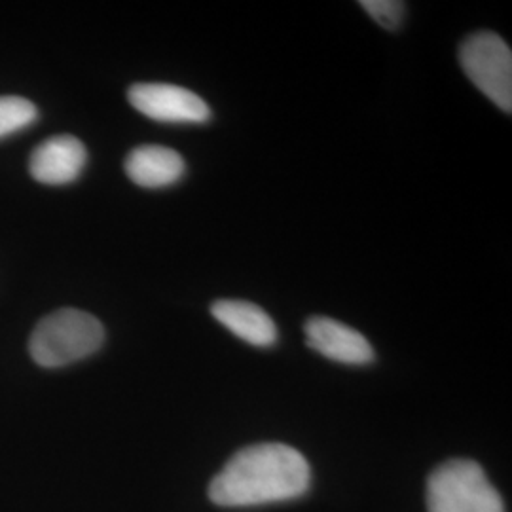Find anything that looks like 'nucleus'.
<instances>
[{
  "label": "nucleus",
  "mask_w": 512,
  "mask_h": 512,
  "mask_svg": "<svg viewBox=\"0 0 512 512\" xmlns=\"http://www.w3.org/2000/svg\"><path fill=\"white\" fill-rule=\"evenodd\" d=\"M310 463L296 448L264 442L239 450L209 486L220 507H256L291 501L310 488Z\"/></svg>",
  "instance_id": "f257e3e1"
},
{
  "label": "nucleus",
  "mask_w": 512,
  "mask_h": 512,
  "mask_svg": "<svg viewBox=\"0 0 512 512\" xmlns=\"http://www.w3.org/2000/svg\"><path fill=\"white\" fill-rule=\"evenodd\" d=\"M105 342V329L92 313L74 308L46 315L33 330L29 353L37 365L59 368L93 355Z\"/></svg>",
  "instance_id": "f03ea898"
},
{
  "label": "nucleus",
  "mask_w": 512,
  "mask_h": 512,
  "mask_svg": "<svg viewBox=\"0 0 512 512\" xmlns=\"http://www.w3.org/2000/svg\"><path fill=\"white\" fill-rule=\"evenodd\" d=\"M429 512H505V505L484 469L469 459H452L427 480Z\"/></svg>",
  "instance_id": "7ed1b4c3"
},
{
  "label": "nucleus",
  "mask_w": 512,
  "mask_h": 512,
  "mask_svg": "<svg viewBox=\"0 0 512 512\" xmlns=\"http://www.w3.org/2000/svg\"><path fill=\"white\" fill-rule=\"evenodd\" d=\"M459 63L480 92L505 112L512 110V54L495 33H476L461 44Z\"/></svg>",
  "instance_id": "20e7f679"
},
{
  "label": "nucleus",
  "mask_w": 512,
  "mask_h": 512,
  "mask_svg": "<svg viewBox=\"0 0 512 512\" xmlns=\"http://www.w3.org/2000/svg\"><path fill=\"white\" fill-rule=\"evenodd\" d=\"M128 99L137 112L164 124H205L211 118V109L200 95L175 84H133Z\"/></svg>",
  "instance_id": "39448f33"
},
{
  "label": "nucleus",
  "mask_w": 512,
  "mask_h": 512,
  "mask_svg": "<svg viewBox=\"0 0 512 512\" xmlns=\"http://www.w3.org/2000/svg\"><path fill=\"white\" fill-rule=\"evenodd\" d=\"M304 332L308 346L330 361L342 365H368L374 361V349L365 336L336 319L311 317Z\"/></svg>",
  "instance_id": "423d86ee"
},
{
  "label": "nucleus",
  "mask_w": 512,
  "mask_h": 512,
  "mask_svg": "<svg viewBox=\"0 0 512 512\" xmlns=\"http://www.w3.org/2000/svg\"><path fill=\"white\" fill-rule=\"evenodd\" d=\"M88 152L80 139L73 135H57L40 143L29 160L33 179L50 186L76 181L86 165Z\"/></svg>",
  "instance_id": "0eeeda50"
},
{
  "label": "nucleus",
  "mask_w": 512,
  "mask_h": 512,
  "mask_svg": "<svg viewBox=\"0 0 512 512\" xmlns=\"http://www.w3.org/2000/svg\"><path fill=\"white\" fill-rule=\"evenodd\" d=\"M124 167L133 183L150 190L179 183L186 169L183 156L179 152L160 145L133 148Z\"/></svg>",
  "instance_id": "6e6552de"
},
{
  "label": "nucleus",
  "mask_w": 512,
  "mask_h": 512,
  "mask_svg": "<svg viewBox=\"0 0 512 512\" xmlns=\"http://www.w3.org/2000/svg\"><path fill=\"white\" fill-rule=\"evenodd\" d=\"M211 313L222 327L255 348H270L277 340L274 319L256 304L245 300H217L211 306Z\"/></svg>",
  "instance_id": "1a4fd4ad"
},
{
  "label": "nucleus",
  "mask_w": 512,
  "mask_h": 512,
  "mask_svg": "<svg viewBox=\"0 0 512 512\" xmlns=\"http://www.w3.org/2000/svg\"><path fill=\"white\" fill-rule=\"evenodd\" d=\"M38 110L29 99L18 95L0 97V139L31 126Z\"/></svg>",
  "instance_id": "9d476101"
},
{
  "label": "nucleus",
  "mask_w": 512,
  "mask_h": 512,
  "mask_svg": "<svg viewBox=\"0 0 512 512\" xmlns=\"http://www.w3.org/2000/svg\"><path fill=\"white\" fill-rule=\"evenodd\" d=\"M361 6L365 8L366 14H370L372 19L382 25L384 29H399L404 19V2L399 0H363Z\"/></svg>",
  "instance_id": "9b49d317"
}]
</instances>
